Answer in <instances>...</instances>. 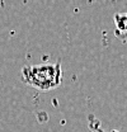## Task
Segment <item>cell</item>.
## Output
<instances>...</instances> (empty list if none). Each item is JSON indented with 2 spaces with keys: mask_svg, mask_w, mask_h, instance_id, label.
Instances as JSON below:
<instances>
[{
  "mask_svg": "<svg viewBox=\"0 0 127 132\" xmlns=\"http://www.w3.org/2000/svg\"><path fill=\"white\" fill-rule=\"evenodd\" d=\"M114 23H116L117 31L127 33V13H117L114 15Z\"/></svg>",
  "mask_w": 127,
  "mask_h": 132,
  "instance_id": "cell-2",
  "label": "cell"
},
{
  "mask_svg": "<svg viewBox=\"0 0 127 132\" xmlns=\"http://www.w3.org/2000/svg\"><path fill=\"white\" fill-rule=\"evenodd\" d=\"M24 81L33 88L47 92L57 88L61 84L62 71L60 64H42L27 66L23 69Z\"/></svg>",
  "mask_w": 127,
  "mask_h": 132,
  "instance_id": "cell-1",
  "label": "cell"
}]
</instances>
